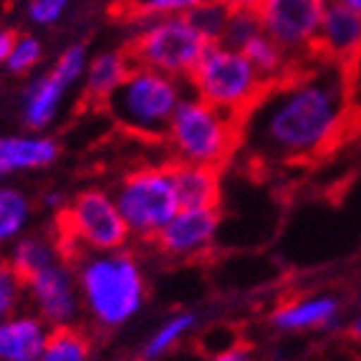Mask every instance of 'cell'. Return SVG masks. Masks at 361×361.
Returning a JSON list of instances; mask_svg holds the SVG:
<instances>
[{
    "instance_id": "7a4b0ae2",
    "label": "cell",
    "mask_w": 361,
    "mask_h": 361,
    "mask_svg": "<svg viewBox=\"0 0 361 361\" xmlns=\"http://www.w3.org/2000/svg\"><path fill=\"white\" fill-rule=\"evenodd\" d=\"M84 316L99 331H116L147 303V276L132 250L86 253L76 258Z\"/></svg>"
},
{
    "instance_id": "4fadbf2b",
    "label": "cell",
    "mask_w": 361,
    "mask_h": 361,
    "mask_svg": "<svg viewBox=\"0 0 361 361\" xmlns=\"http://www.w3.org/2000/svg\"><path fill=\"white\" fill-rule=\"evenodd\" d=\"M361 54V16L351 8L329 0V8L321 20L316 38V56L334 61L338 66H349Z\"/></svg>"
},
{
    "instance_id": "9c48e42d",
    "label": "cell",
    "mask_w": 361,
    "mask_h": 361,
    "mask_svg": "<svg viewBox=\"0 0 361 361\" xmlns=\"http://www.w3.org/2000/svg\"><path fill=\"white\" fill-rule=\"evenodd\" d=\"M329 0H258L255 16L260 28L295 63L316 56L321 20Z\"/></svg>"
},
{
    "instance_id": "9a60e30c",
    "label": "cell",
    "mask_w": 361,
    "mask_h": 361,
    "mask_svg": "<svg viewBox=\"0 0 361 361\" xmlns=\"http://www.w3.org/2000/svg\"><path fill=\"white\" fill-rule=\"evenodd\" d=\"M68 86L54 71H43L41 76L30 78L20 97V121L25 132L46 134L59 119L61 109L66 104Z\"/></svg>"
},
{
    "instance_id": "52a82bcc",
    "label": "cell",
    "mask_w": 361,
    "mask_h": 361,
    "mask_svg": "<svg viewBox=\"0 0 361 361\" xmlns=\"http://www.w3.org/2000/svg\"><path fill=\"white\" fill-rule=\"evenodd\" d=\"M207 46L210 43L200 36L187 16L145 18L132 36L129 56L137 66L154 68L187 81Z\"/></svg>"
},
{
    "instance_id": "44dd1931",
    "label": "cell",
    "mask_w": 361,
    "mask_h": 361,
    "mask_svg": "<svg viewBox=\"0 0 361 361\" xmlns=\"http://www.w3.org/2000/svg\"><path fill=\"white\" fill-rule=\"evenodd\" d=\"M197 324H200V316L195 311H177V313H172V316H167L145 341V346H142V359L145 361L164 359V356L172 354V351L197 329Z\"/></svg>"
},
{
    "instance_id": "6da1fadb",
    "label": "cell",
    "mask_w": 361,
    "mask_h": 361,
    "mask_svg": "<svg viewBox=\"0 0 361 361\" xmlns=\"http://www.w3.org/2000/svg\"><path fill=\"white\" fill-rule=\"evenodd\" d=\"M351 111L346 66L311 56L265 86L238 119V149L263 167L306 162L341 137Z\"/></svg>"
},
{
    "instance_id": "1f68e13d",
    "label": "cell",
    "mask_w": 361,
    "mask_h": 361,
    "mask_svg": "<svg viewBox=\"0 0 361 361\" xmlns=\"http://www.w3.org/2000/svg\"><path fill=\"white\" fill-rule=\"evenodd\" d=\"M41 207L46 212H54V215H61V212L66 210V205H68V197H66V192L61 190V187H49V190H43L41 192Z\"/></svg>"
},
{
    "instance_id": "4316f807",
    "label": "cell",
    "mask_w": 361,
    "mask_h": 361,
    "mask_svg": "<svg viewBox=\"0 0 361 361\" xmlns=\"http://www.w3.org/2000/svg\"><path fill=\"white\" fill-rule=\"evenodd\" d=\"M25 306V288L23 278L13 271L6 255H0V321L23 311Z\"/></svg>"
},
{
    "instance_id": "83f0119b",
    "label": "cell",
    "mask_w": 361,
    "mask_h": 361,
    "mask_svg": "<svg viewBox=\"0 0 361 361\" xmlns=\"http://www.w3.org/2000/svg\"><path fill=\"white\" fill-rule=\"evenodd\" d=\"M260 30L263 28H260V20H258V16H255V11L233 8V11H230L228 25H225L223 41L220 43H225V46H230V49L243 51L245 49V43L253 41Z\"/></svg>"
},
{
    "instance_id": "e0dca14e",
    "label": "cell",
    "mask_w": 361,
    "mask_h": 361,
    "mask_svg": "<svg viewBox=\"0 0 361 361\" xmlns=\"http://www.w3.org/2000/svg\"><path fill=\"white\" fill-rule=\"evenodd\" d=\"M132 66H134L132 56L124 54V51H102V54L91 56L84 73V81H81L84 99L97 104H106V99L119 89Z\"/></svg>"
},
{
    "instance_id": "cb8c5ba5",
    "label": "cell",
    "mask_w": 361,
    "mask_h": 361,
    "mask_svg": "<svg viewBox=\"0 0 361 361\" xmlns=\"http://www.w3.org/2000/svg\"><path fill=\"white\" fill-rule=\"evenodd\" d=\"M230 11H233V8H230L225 0H207V3H202L200 8H195L187 18H190V23L197 28V33L205 38L207 43H217V41H223Z\"/></svg>"
},
{
    "instance_id": "3957f363",
    "label": "cell",
    "mask_w": 361,
    "mask_h": 361,
    "mask_svg": "<svg viewBox=\"0 0 361 361\" xmlns=\"http://www.w3.org/2000/svg\"><path fill=\"white\" fill-rule=\"evenodd\" d=\"M187 94V81L134 63L104 106L124 132L145 139H164L169 121Z\"/></svg>"
},
{
    "instance_id": "2e32d148",
    "label": "cell",
    "mask_w": 361,
    "mask_h": 361,
    "mask_svg": "<svg viewBox=\"0 0 361 361\" xmlns=\"http://www.w3.org/2000/svg\"><path fill=\"white\" fill-rule=\"evenodd\" d=\"M51 329L33 311H18L0 321V361H38Z\"/></svg>"
},
{
    "instance_id": "277c9868",
    "label": "cell",
    "mask_w": 361,
    "mask_h": 361,
    "mask_svg": "<svg viewBox=\"0 0 361 361\" xmlns=\"http://www.w3.org/2000/svg\"><path fill=\"white\" fill-rule=\"evenodd\" d=\"M175 164L217 169L238 149V119L187 94L164 132Z\"/></svg>"
},
{
    "instance_id": "5b68a950",
    "label": "cell",
    "mask_w": 361,
    "mask_h": 361,
    "mask_svg": "<svg viewBox=\"0 0 361 361\" xmlns=\"http://www.w3.org/2000/svg\"><path fill=\"white\" fill-rule=\"evenodd\" d=\"M187 86L192 97L240 119L268 84L243 51L217 41L205 49L192 76L187 78Z\"/></svg>"
},
{
    "instance_id": "ffe728a7",
    "label": "cell",
    "mask_w": 361,
    "mask_h": 361,
    "mask_svg": "<svg viewBox=\"0 0 361 361\" xmlns=\"http://www.w3.org/2000/svg\"><path fill=\"white\" fill-rule=\"evenodd\" d=\"M33 223V200L23 187L0 182V250H8L28 233Z\"/></svg>"
},
{
    "instance_id": "ac0fdd59",
    "label": "cell",
    "mask_w": 361,
    "mask_h": 361,
    "mask_svg": "<svg viewBox=\"0 0 361 361\" xmlns=\"http://www.w3.org/2000/svg\"><path fill=\"white\" fill-rule=\"evenodd\" d=\"M6 260L11 263L13 271L25 281V278L36 276V273L56 265L59 260H66V255L61 250V243L54 240L51 235L25 233L20 240H16L8 247Z\"/></svg>"
},
{
    "instance_id": "8d00e7d4",
    "label": "cell",
    "mask_w": 361,
    "mask_h": 361,
    "mask_svg": "<svg viewBox=\"0 0 361 361\" xmlns=\"http://www.w3.org/2000/svg\"><path fill=\"white\" fill-rule=\"evenodd\" d=\"M336 3H341V6H346V8H351V11L359 13V16H361V0H336Z\"/></svg>"
},
{
    "instance_id": "d590c367",
    "label": "cell",
    "mask_w": 361,
    "mask_h": 361,
    "mask_svg": "<svg viewBox=\"0 0 361 361\" xmlns=\"http://www.w3.org/2000/svg\"><path fill=\"white\" fill-rule=\"evenodd\" d=\"M230 8H245V11H255L258 0H225Z\"/></svg>"
},
{
    "instance_id": "8fae6325",
    "label": "cell",
    "mask_w": 361,
    "mask_h": 361,
    "mask_svg": "<svg viewBox=\"0 0 361 361\" xmlns=\"http://www.w3.org/2000/svg\"><path fill=\"white\" fill-rule=\"evenodd\" d=\"M220 225L223 220L217 207H180L152 243L164 258L197 260L210 253V247L217 243Z\"/></svg>"
},
{
    "instance_id": "d6a6232c",
    "label": "cell",
    "mask_w": 361,
    "mask_h": 361,
    "mask_svg": "<svg viewBox=\"0 0 361 361\" xmlns=\"http://www.w3.org/2000/svg\"><path fill=\"white\" fill-rule=\"evenodd\" d=\"M205 361H253V354L245 346H235V349H228L223 354L205 356Z\"/></svg>"
},
{
    "instance_id": "d4e9b609",
    "label": "cell",
    "mask_w": 361,
    "mask_h": 361,
    "mask_svg": "<svg viewBox=\"0 0 361 361\" xmlns=\"http://www.w3.org/2000/svg\"><path fill=\"white\" fill-rule=\"evenodd\" d=\"M89 59L91 56L84 43H71V46H66V49L59 54V59L54 61L51 71H54L68 89H76V86H81V81H84Z\"/></svg>"
},
{
    "instance_id": "d6986e66",
    "label": "cell",
    "mask_w": 361,
    "mask_h": 361,
    "mask_svg": "<svg viewBox=\"0 0 361 361\" xmlns=\"http://www.w3.org/2000/svg\"><path fill=\"white\" fill-rule=\"evenodd\" d=\"M169 172L180 207H217L220 202L217 169L197 167V164H172Z\"/></svg>"
},
{
    "instance_id": "f546056e",
    "label": "cell",
    "mask_w": 361,
    "mask_h": 361,
    "mask_svg": "<svg viewBox=\"0 0 361 361\" xmlns=\"http://www.w3.org/2000/svg\"><path fill=\"white\" fill-rule=\"evenodd\" d=\"M71 0H28L25 3V18L36 28H54L68 13Z\"/></svg>"
},
{
    "instance_id": "603a6c76",
    "label": "cell",
    "mask_w": 361,
    "mask_h": 361,
    "mask_svg": "<svg viewBox=\"0 0 361 361\" xmlns=\"http://www.w3.org/2000/svg\"><path fill=\"white\" fill-rule=\"evenodd\" d=\"M38 361H91V338L78 326L54 329Z\"/></svg>"
},
{
    "instance_id": "8992f818",
    "label": "cell",
    "mask_w": 361,
    "mask_h": 361,
    "mask_svg": "<svg viewBox=\"0 0 361 361\" xmlns=\"http://www.w3.org/2000/svg\"><path fill=\"white\" fill-rule=\"evenodd\" d=\"M61 250L68 258H81L86 253H111L124 250L132 240L127 225L121 220L111 192L102 187H86L68 200L61 212Z\"/></svg>"
},
{
    "instance_id": "30bf717a",
    "label": "cell",
    "mask_w": 361,
    "mask_h": 361,
    "mask_svg": "<svg viewBox=\"0 0 361 361\" xmlns=\"http://www.w3.org/2000/svg\"><path fill=\"white\" fill-rule=\"evenodd\" d=\"M25 303L49 329H68L76 326L84 316L81 308V290H78L76 268L71 260H59L46 271L36 273L23 281Z\"/></svg>"
},
{
    "instance_id": "5bb4252c",
    "label": "cell",
    "mask_w": 361,
    "mask_h": 361,
    "mask_svg": "<svg viewBox=\"0 0 361 361\" xmlns=\"http://www.w3.org/2000/svg\"><path fill=\"white\" fill-rule=\"evenodd\" d=\"M338 313H341V303L336 295H301L273 308L268 324L281 334L329 331L338 324Z\"/></svg>"
},
{
    "instance_id": "ba28073f",
    "label": "cell",
    "mask_w": 361,
    "mask_h": 361,
    "mask_svg": "<svg viewBox=\"0 0 361 361\" xmlns=\"http://www.w3.org/2000/svg\"><path fill=\"white\" fill-rule=\"evenodd\" d=\"M129 235L154 240L164 225L180 212L169 167H139L119 180L111 192Z\"/></svg>"
},
{
    "instance_id": "e575fe53",
    "label": "cell",
    "mask_w": 361,
    "mask_h": 361,
    "mask_svg": "<svg viewBox=\"0 0 361 361\" xmlns=\"http://www.w3.org/2000/svg\"><path fill=\"white\" fill-rule=\"evenodd\" d=\"M349 336L354 338L356 343H361V313H356L354 319L349 321Z\"/></svg>"
},
{
    "instance_id": "484cf974",
    "label": "cell",
    "mask_w": 361,
    "mask_h": 361,
    "mask_svg": "<svg viewBox=\"0 0 361 361\" xmlns=\"http://www.w3.org/2000/svg\"><path fill=\"white\" fill-rule=\"evenodd\" d=\"M43 61V43L38 36H30V33H23V36H16V43H13L11 56L3 66L13 73V76H25Z\"/></svg>"
},
{
    "instance_id": "836d02e7",
    "label": "cell",
    "mask_w": 361,
    "mask_h": 361,
    "mask_svg": "<svg viewBox=\"0 0 361 361\" xmlns=\"http://www.w3.org/2000/svg\"><path fill=\"white\" fill-rule=\"evenodd\" d=\"M16 36H18V33H13V30H8V28H0V66H3L8 61V56H11Z\"/></svg>"
},
{
    "instance_id": "4dcf8cb0",
    "label": "cell",
    "mask_w": 361,
    "mask_h": 361,
    "mask_svg": "<svg viewBox=\"0 0 361 361\" xmlns=\"http://www.w3.org/2000/svg\"><path fill=\"white\" fill-rule=\"evenodd\" d=\"M346 78H349V97L351 109L361 114V54L346 66Z\"/></svg>"
},
{
    "instance_id": "f1b7e54d",
    "label": "cell",
    "mask_w": 361,
    "mask_h": 361,
    "mask_svg": "<svg viewBox=\"0 0 361 361\" xmlns=\"http://www.w3.org/2000/svg\"><path fill=\"white\" fill-rule=\"evenodd\" d=\"M137 18H167V16H190L207 0H124Z\"/></svg>"
},
{
    "instance_id": "7c38bea8",
    "label": "cell",
    "mask_w": 361,
    "mask_h": 361,
    "mask_svg": "<svg viewBox=\"0 0 361 361\" xmlns=\"http://www.w3.org/2000/svg\"><path fill=\"white\" fill-rule=\"evenodd\" d=\"M59 154L61 147L51 134H0V182L49 169L51 164H56Z\"/></svg>"
},
{
    "instance_id": "7402d4cb",
    "label": "cell",
    "mask_w": 361,
    "mask_h": 361,
    "mask_svg": "<svg viewBox=\"0 0 361 361\" xmlns=\"http://www.w3.org/2000/svg\"><path fill=\"white\" fill-rule=\"evenodd\" d=\"M243 56H245V59L253 63L255 71L265 78V84H273L278 78H283L286 73L295 66V61L290 59L276 41H271V38L265 36L263 30H260L253 41L245 43Z\"/></svg>"
}]
</instances>
